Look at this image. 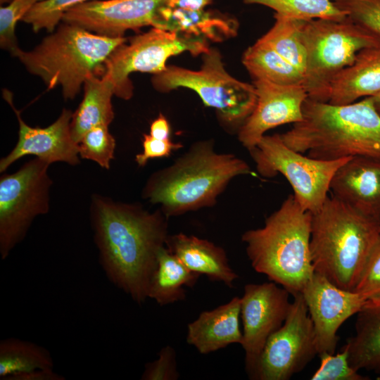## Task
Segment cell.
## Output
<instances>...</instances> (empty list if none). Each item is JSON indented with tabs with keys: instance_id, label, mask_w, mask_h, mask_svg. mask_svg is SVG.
<instances>
[{
	"instance_id": "e575fe53",
	"label": "cell",
	"mask_w": 380,
	"mask_h": 380,
	"mask_svg": "<svg viewBox=\"0 0 380 380\" xmlns=\"http://www.w3.org/2000/svg\"><path fill=\"white\" fill-rule=\"evenodd\" d=\"M367 300L380 299V236L355 288Z\"/></svg>"
},
{
	"instance_id": "8d00e7d4",
	"label": "cell",
	"mask_w": 380,
	"mask_h": 380,
	"mask_svg": "<svg viewBox=\"0 0 380 380\" xmlns=\"http://www.w3.org/2000/svg\"><path fill=\"white\" fill-rule=\"evenodd\" d=\"M143 151L136 156L137 163L145 166L149 159L169 156L171 153L182 147V144L169 139H158L150 134H144L142 139Z\"/></svg>"
},
{
	"instance_id": "2e32d148",
	"label": "cell",
	"mask_w": 380,
	"mask_h": 380,
	"mask_svg": "<svg viewBox=\"0 0 380 380\" xmlns=\"http://www.w3.org/2000/svg\"><path fill=\"white\" fill-rule=\"evenodd\" d=\"M257 100L251 114L238 131V139L248 151L265 132L279 125L300 122L303 106L308 98L303 84L281 85L253 80Z\"/></svg>"
},
{
	"instance_id": "83f0119b",
	"label": "cell",
	"mask_w": 380,
	"mask_h": 380,
	"mask_svg": "<svg viewBox=\"0 0 380 380\" xmlns=\"http://www.w3.org/2000/svg\"><path fill=\"white\" fill-rule=\"evenodd\" d=\"M273 26L260 39L304 75L306 51L303 30L308 20L290 18L275 13Z\"/></svg>"
},
{
	"instance_id": "836d02e7",
	"label": "cell",
	"mask_w": 380,
	"mask_h": 380,
	"mask_svg": "<svg viewBox=\"0 0 380 380\" xmlns=\"http://www.w3.org/2000/svg\"><path fill=\"white\" fill-rule=\"evenodd\" d=\"M355 23L380 39V0H332Z\"/></svg>"
},
{
	"instance_id": "7402d4cb",
	"label": "cell",
	"mask_w": 380,
	"mask_h": 380,
	"mask_svg": "<svg viewBox=\"0 0 380 380\" xmlns=\"http://www.w3.org/2000/svg\"><path fill=\"white\" fill-rule=\"evenodd\" d=\"M155 27L221 42L236 35L239 24L232 18L205 9L194 11L163 6Z\"/></svg>"
},
{
	"instance_id": "d4e9b609",
	"label": "cell",
	"mask_w": 380,
	"mask_h": 380,
	"mask_svg": "<svg viewBox=\"0 0 380 380\" xmlns=\"http://www.w3.org/2000/svg\"><path fill=\"white\" fill-rule=\"evenodd\" d=\"M201 275L190 270L165 246L151 277L148 298L164 306L182 300L185 287H192Z\"/></svg>"
},
{
	"instance_id": "6da1fadb",
	"label": "cell",
	"mask_w": 380,
	"mask_h": 380,
	"mask_svg": "<svg viewBox=\"0 0 380 380\" xmlns=\"http://www.w3.org/2000/svg\"><path fill=\"white\" fill-rule=\"evenodd\" d=\"M168 217L137 204L94 196L91 221L99 262L108 279L134 302L148 298L151 277L168 234Z\"/></svg>"
},
{
	"instance_id": "e0dca14e",
	"label": "cell",
	"mask_w": 380,
	"mask_h": 380,
	"mask_svg": "<svg viewBox=\"0 0 380 380\" xmlns=\"http://www.w3.org/2000/svg\"><path fill=\"white\" fill-rule=\"evenodd\" d=\"M4 97L17 116L19 132L15 146L0 160L1 172L27 155L35 156L50 164L62 161L75 165L80 163L78 144L73 140L70 132L73 113L70 110L64 108L58 119L46 127H33L22 119L20 112L13 105L12 94L4 89Z\"/></svg>"
},
{
	"instance_id": "30bf717a",
	"label": "cell",
	"mask_w": 380,
	"mask_h": 380,
	"mask_svg": "<svg viewBox=\"0 0 380 380\" xmlns=\"http://www.w3.org/2000/svg\"><path fill=\"white\" fill-rule=\"evenodd\" d=\"M126 42L108 58L104 71L113 84L114 95L125 100L133 95L131 73L159 74L166 70L167 61L172 56L184 52L198 56L210 49L208 40L204 38L157 27Z\"/></svg>"
},
{
	"instance_id": "8992f818",
	"label": "cell",
	"mask_w": 380,
	"mask_h": 380,
	"mask_svg": "<svg viewBox=\"0 0 380 380\" xmlns=\"http://www.w3.org/2000/svg\"><path fill=\"white\" fill-rule=\"evenodd\" d=\"M127 41L63 22L33 49H19L13 56L41 78L48 90L60 86L64 99H73L88 77L103 75L108 58Z\"/></svg>"
},
{
	"instance_id": "7c38bea8",
	"label": "cell",
	"mask_w": 380,
	"mask_h": 380,
	"mask_svg": "<svg viewBox=\"0 0 380 380\" xmlns=\"http://www.w3.org/2000/svg\"><path fill=\"white\" fill-rule=\"evenodd\" d=\"M293 296L287 317L266 341L251 379L288 380L318 355L304 298L301 293Z\"/></svg>"
},
{
	"instance_id": "ba28073f",
	"label": "cell",
	"mask_w": 380,
	"mask_h": 380,
	"mask_svg": "<svg viewBox=\"0 0 380 380\" xmlns=\"http://www.w3.org/2000/svg\"><path fill=\"white\" fill-rule=\"evenodd\" d=\"M306 51L303 85L308 98L327 102L331 81L350 65L361 50L380 44V39L353 22L310 19L303 30Z\"/></svg>"
},
{
	"instance_id": "4dcf8cb0",
	"label": "cell",
	"mask_w": 380,
	"mask_h": 380,
	"mask_svg": "<svg viewBox=\"0 0 380 380\" xmlns=\"http://www.w3.org/2000/svg\"><path fill=\"white\" fill-rule=\"evenodd\" d=\"M86 1L89 0H40L22 21L30 25L34 32L46 30L50 33L56 30L68 9Z\"/></svg>"
},
{
	"instance_id": "44dd1931",
	"label": "cell",
	"mask_w": 380,
	"mask_h": 380,
	"mask_svg": "<svg viewBox=\"0 0 380 380\" xmlns=\"http://www.w3.org/2000/svg\"><path fill=\"white\" fill-rule=\"evenodd\" d=\"M166 248L190 270L220 281L229 288L239 275L231 267L224 250L213 243L192 235H169Z\"/></svg>"
},
{
	"instance_id": "d590c367",
	"label": "cell",
	"mask_w": 380,
	"mask_h": 380,
	"mask_svg": "<svg viewBox=\"0 0 380 380\" xmlns=\"http://www.w3.org/2000/svg\"><path fill=\"white\" fill-rule=\"evenodd\" d=\"M179 378L176 353L170 346L163 348L158 358L145 365L142 380H176Z\"/></svg>"
},
{
	"instance_id": "cb8c5ba5",
	"label": "cell",
	"mask_w": 380,
	"mask_h": 380,
	"mask_svg": "<svg viewBox=\"0 0 380 380\" xmlns=\"http://www.w3.org/2000/svg\"><path fill=\"white\" fill-rule=\"evenodd\" d=\"M355 333L347 340L350 365L380 374V299L367 300L357 312Z\"/></svg>"
},
{
	"instance_id": "1f68e13d",
	"label": "cell",
	"mask_w": 380,
	"mask_h": 380,
	"mask_svg": "<svg viewBox=\"0 0 380 380\" xmlns=\"http://www.w3.org/2000/svg\"><path fill=\"white\" fill-rule=\"evenodd\" d=\"M39 0H11L0 8V46L13 55L20 48L15 36V27L19 20Z\"/></svg>"
},
{
	"instance_id": "8fae6325",
	"label": "cell",
	"mask_w": 380,
	"mask_h": 380,
	"mask_svg": "<svg viewBox=\"0 0 380 380\" xmlns=\"http://www.w3.org/2000/svg\"><path fill=\"white\" fill-rule=\"evenodd\" d=\"M50 163L35 158L0 178V255L5 260L33 221L49 208Z\"/></svg>"
},
{
	"instance_id": "603a6c76",
	"label": "cell",
	"mask_w": 380,
	"mask_h": 380,
	"mask_svg": "<svg viewBox=\"0 0 380 380\" xmlns=\"http://www.w3.org/2000/svg\"><path fill=\"white\" fill-rule=\"evenodd\" d=\"M83 87V99L70 121L71 135L77 144L89 129L101 125L108 127L115 115L111 102L114 87L107 75H91Z\"/></svg>"
},
{
	"instance_id": "4fadbf2b",
	"label": "cell",
	"mask_w": 380,
	"mask_h": 380,
	"mask_svg": "<svg viewBox=\"0 0 380 380\" xmlns=\"http://www.w3.org/2000/svg\"><path fill=\"white\" fill-rule=\"evenodd\" d=\"M290 293L270 281L248 284L241 298L243 324L241 346L245 367L251 378L268 338L284 324L289 311Z\"/></svg>"
},
{
	"instance_id": "4316f807",
	"label": "cell",
	"mask_w": 380,
	"mask_h": 380,
	"mask_svg": "<svg viewBox=\"0 0 380 380\" xmlns=\"http://www.w3.org/2000/svg\"><path fill=\"white\" fill-rule=\"evenodd\" d=\"M50 352L35 343L17 338L0 341V379L37 369H53Z\"/></svg>"
},
{
	"instance_id": "ab89813d",
	"label": "cell",
	"mask_w": 380,
	"mask_h": 380,
	"mask_svg": "<svg viewBox=\"0 0 380 380\" xmlns=\"http://www.w3.org/2000/svg\"><path fill=\"white\" fill-rule=\"evenodd\" d=\"M213 0H169L167 6L171 8H178L188 10H203Z\"/></svg>"
},
{
	"instance_id": "ac0fdd59",
	"label": "cell",
	"mask_w": 380,
	"mask_h": 380,
	"mask_svg": "<svg viewBox=\"0 0 380 380\" xmlns=\"http://www.w3.org/2000/svg\"><path fill=\"white\" fill-rule=\"evenodd\" d=\"M332 195L380 223V161L352 157L335 172Z\"/></svg>"
},
{
	"instance_id": "b9f144b4",
	"label": "cell",
	"mask_w": 380,
	"mask_h": 380,
	"mask_svg": "<svg viewBox=\"0 0 380 380\" xmlns=\"http://www.w3.org/2000/svg\"><path fill=\"white\" fill-rule=\"evenodd\" d=\"M40 1V0H39Z\"/></svg>"
},
{
	"instance_id": "9c48e42d",
	"label": "cell",
	"mask_w": 380,
	"mask_h": 380,
	"mask_svg": "<svg viewBox=\"0 0 380 380\" xmlns=\"http://www.w3.org/2000/svg\"><path fill=\"white\" fill-rule=\"evenodd\" d=\"M248 151L261 176L282 175L291 184L296 201L312 214L321 208L329 196L336 171L352 158L328 160L303 156L289 147L279 134L264 135Z\"/></svg>"
},
{
	"instance_id": "52a82bcc",
	"label": "cell",
	"mask_w": 380,
	"mask_h": 380,
	"mask_svg": "<svg viewBox=\"0 0 380 380\" xmlns=\"http://www.w3.org/2000/svg\"><path fill=\"white\" fill-rule=\"evenodd\" d=\"M151 82L156 90L163 93L180 87L194 91L205 106L216 110L224 125L239 129L253 112L257 100L254 85L230 75L215 49L210 48L203 54L199 70L167 65L163 72L153 75Z\"/></svg>"
},
{
	"instance_id": "3957f363",
	"label": "cell",
	"mask_w": 380,
	"mask_h": 380,
	"mask_svg": "<svg viewBox=\"0 0 380 380\" xmlns=\"http://www.w3.org/2000/svg\"><path fill=\"white\" fill-rule=\"evenodd\" d=\"M251 174L248 164L232 153L215 151L212 140L200 141L148 179L143 198L158 204L169 218L211 207L230 181Z\"/></svg>"
},
{
	"instance_id": "74e56055",
	"label": "cell",
	"mask_w": 380,
	"mask_h": 380,
	"mask_svg": "<svg viewBox=\"0 0 380 380\" xmlns=\"http://www.w3.org/2000/svg\"><path fill=\"white\" fill-rule=\"evenodd\" d=\"M65 377L53 369H37L27 372L12 375L6 380H64Z\"/></svg>"
},
{
	"instance_id": "60d3db41",
	"label": "cell",
	"mask_w": 380,
	"mask_h": 380,
	"mask_svg": "<svg viewBox=\"0 0 380 380\" xmlns=\"http://www.w3.org/2000/svg\"><path fill=\"white\" fill-rule=\"evenodd\" d=\"M373 101L374 106L376 110V111L380 115V91L376 93L373 96H371Z\"/></svg>"
},
{
	"instance_id": "d6986e66",
	"label": "cell",
	"mask_w": 380,
	"mask_h": 380,
	"mask_svg": "<svg viewBox=\"0 0 380 380\" xmlns=\"http://www.w3.org/2000/svg\"><path fill=\"white\" fill-rule=\"evenodd\" d=\"M240 315L239 297L213 310L203 311L188 324L186 342L203 355L232 343L241 345L243 334L239 326Z\"/></svg>"
},
{
	"instance_id": "f1b7e54d",
	"label": "cell",
	"mask_w": 380,
	"mask_h": 380,
	"mask_svg": "<svg viewBox=\"0 0 380 380\" xmlns=\"http://www.w3.org/2000/svg\"><path fill=\"white\" fill-rule=\"evenodd\" d=\"M243 2L265 6L273 9L277 14L290 18L336 20L348 18L332 0H243Z\"/></svg>"
},
{
	"instance_id": "9a60e30c",
	"label": "cell",
	"mask_w": 380,
	"mask_h": 380,
	"mask_svg": "<svg viewBox=\"0 0 380 380\" xmlns=\"http://www.w3.org/2000/svg\"><path fill=\"white\" fill-rule=\"evenodd\" d=\"M312 319L318 355L335 353L341 324L364 307L367 300L359 293L337 286L315 272L301 292Z\"/></svg>"
},
{
	"instance_id": "5b68a950",
	"label": "cell",
	"mask_w": 380,
	"mask_h": 380,
	"mask_svg": "<svg viewBox=\"0 0 380 380\" xmlns=\"http://www.w3.org/2000/svg\"><path fill=\"white\" fill-rule=\"evenodd\" d=\"M380 236V223L333 195L312 214L310 249L315 272L354 291Z\"/></svg>"
},
{
	"instance_id": "f546056e",
	"label": "cell",
	"mask_w": 380,
	"mask_h": 380,
	"mask_svg": "<svg viewBox=\"0 0 380 380\" xmlns=\"http://www.w3.org/2000/svg\"><path fill=\"white\" fill-rule=\"evenodd\" d=\"M79 154L84 159L97 163L101 167L109 169L114 158L115 140L108 126L101 125L87 131L78 143Z\"/></svg>"
},
{
	"instance_id": "5bb4252c",
	"label": "cell",
	"mask_w": 380,
	"mask_h": 380,
	"mask_svg": "<svg viewBox=\"0 0 380 380\" xmlns=\"http://www.w3.org/2000/svg\"><path fill=\"white\" fill-rule=\"evenodd\" d=\"M169 0H89L68 9L63 23L108 37H122L129 30L155 27L160 8Z\"/></svg>"
},
{
	"instance_id": "ffe728a7",
	"label": "cell",
	"mask_w": 380,
	"mask_h": 380,
	"mask_svg": "<svg viewBox=\"0 0 380 380\" xmlns=\"http://www.w3.org/2000/svg\"><path fill=\"white\" fill-rule=\"evenodd\" d=\"M380 91V44L359 51L354 62L331 81L327 103L346 105Z\"/></svg>"
},
{
	"instance_id": "7a4b0ae2",
	"label": "cell",
	"mask_w": 380,
	"mask_h": 380,
	"mask_svg": "<svg viewBox=\"0 0 380 380\" xmlns=\"http://www.w3.org/2000/svg\"><path fill=\"white\" fill-rule=\"evenodd\" d=\"M280 136L289 147L313 158L380 161V115L371 96L346 105L307 98L303 120Z\"/></svg>"
},
{
	"instance_id": "f35d334b",
	"label": "cell",
	"mask_w": 380,
	"mask_h": 380,
	"mask_svg": "<svg viewBox=\"0 0 380 380\" xmlns=\"http://www.w3.org/2000/svg\"><path fill=\"white\" fill-rule=\"evenodd\" d=\"M170 134V127L167 118L162 114L152 122L150 127L149 134L158 139H169Z\"/></svg>"
},
{
	"instance_id": "277c9868",
	"label": "cell",
	"mask_w": 380,
	"mask_h": 380,
	"mask_svg": "<svg viewBox=\"0 0 380 380\" xmlns=\"http://www.w3.org/2000/svg\"><path fill=\"white\" fill-rule=\"evenodd\" d=\"M312 217L290 195L263 227L241 236L254 270L292 296L301 293L315 273L310 249Z\"/></svg>"
},
{
	"instance_id": "484cf974",
	"label": "cell",
	"mask_w": 380,
	"mask_h": 380,
	"mask_svg": "<svg viewBox=\"0 0 380 380\" xmlns=\"http://www.w3.org/2000/svg\"><path fill=\"white\" fill-rule=\"evenodd\" d=\"M242 63L253 80L281 85L304 83L303 74L260 38L244 51Z\"/></svg>"
},
{
	"instance_id": "d6a6232c",
	"label": "cell",
	"mask_w": 380,
	"mask_h": 380,
	"mask_svg": "<svg viewBox=\"0 0 380 380\" xmlns=\"http://www.w3.org/2000/svg\"><path fill=\"white\" fill-rule=\"evenodd\" d=\"M320 364L311 376V380H367L368 376L359 373L349 363L346 346L336 354L324 353L319 355Z\"/></svg>"
}]
</instances>
